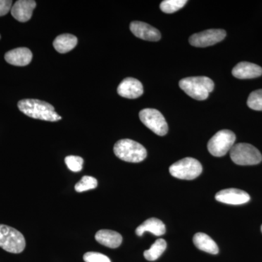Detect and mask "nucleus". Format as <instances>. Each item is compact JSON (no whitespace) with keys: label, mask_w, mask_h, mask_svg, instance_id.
Listing matches in <instances>:
<instances>
[{"label":"nucleus","mask_w":262,"mask_h":262,"mask_svg":"<svg viewBox=\"0 0 262 262\" xmlns=\"http://www.w3.org/2000/svg\"><path fill=\"white\" fill-rule=\"evenodd\" d=\"M131 32L136 37L144 40L157 42L161 38L159 30L151 27L149 24L141 21H133L130 25Z\"/></svg>","instance_id":"nucleus-11"},{"label":"nucleus","mask_w":262,"mask_h":262,"mask_svg":"<svg viewBox=\"0 0 262 262\" xmlns=\"http://www.w3.org/2000/svg\"><path fill=\"white\" fill-rule=\"evenodd\" d=\"M232 75L237 79H253L262 75V68L249 62H241L232 70Z\"/></svg>","instance_id":"nucleus-15"},{"label":"nucleus","mask_w":262,"mask_h":262,"mask_svg":"<svg viewBox=\"0 0 262 262\" xmlns=\"http://www.w3.org/2000/svg\"><path fill=\"white\" fill-rule=\"evenodd\" d=\"M229 151L231 159L237 165H257L262 160V155L258 149L247 143L234 144Z\"/></svg>","instance_id":"nucleus-4"},{"label":"nucleus","mask_w":262,"mask_h":262,"mask_svg":"<svg viewBox=\"0 0 262 262\" xmlns=\"http://www.w3.org/2000/svg\"><path fill=\"white\" fill-rule=\"evenodd\" d=\"M261 232H262V225H261Z\"/></svg>","instance_id":"nucleus-27"},{"label":"nucleus","mask_w":262,"mask_h":262,"mask_svg":"<svg viewBox=\"0 0 262 262\" xmlns=\"http://www.w3.org/2000/svg\"><path fill=\"white\" fill-rule=\"evenodd\" d=\"M0 247L12 253L23 252L26 247L25 238L17 229L0 225Z\"/></svg>","instance_id":"nucleus-5"},{"label":"nucleus","mask_w":262,"mask_h":262,"mask_svg":"<svg viewBox=\"0 0 262 262\" xmlns=\"http://www.w3.org/2000/svg\"><path fill=\"white\" fill-rule=\"evenodd\" d=\"M117 93L122 97L134 99L140 97L144 93V88L140 81L133 77H127L119 84Z\"/></svg>","instance_id":"nucleus-12"},{"label":"nucleus","mask_w":262,"mask_h":262,"mask_svg":"<svg viewBox=\"0 0 262 262\" xmlns=\"http://www.w3.org/2000/svg\"><path fill=\"white\" fill-rule=\"evenodd\" d=\"M167 247L166 241L164 239H158L149 250L144 251V256L148 261H155L163 254Z\"/></svg>","instance_id":"nucleus-20"},{"label":"nucleus","mask_w":262,"mask_h":262,"mask_svg":"<svg viewBox=\"0 0 262 262\" xmlns=\"http://www.w3.org/2000/svg\"><path fill=\"white\" fill-rule=\"evenodd\" d=\"M248 107L256 111H262V89L253 91L248 96Z\"/></svg>","instance_id":"nucleus-23"},{"label":"nucleus","mask_w":262,"mask_h":262,"mask_svg":"<svg viewBox=\"0 0 262 262\" xmlns=\"http://www.w3.org/2000/svg\"><path fill=\"white\" fill-rule=\"evenodd\" d=\"M13 2L9 0H0V16L8 14L11 10Z\"/></svg>","instance_id":"nucleus-26"},{"label":"nucleus","mask_w":262,"mask_h":262,"mask_svg":"<svg viewBox=\"0 0 262 262\" xmlns=\"http://www.w3.org/2000/svg\"><path fill=\"white\" fill-rule=\"evenodd\" d=\"M5 61L16 67H25L32 60V53L29 48H18L5 53Z\"/></svg>","instance_id":"nucleus-14"},{"label":"nucleus","mask_w":262,"mask_h":262,"mask_svg":"<svg viewBox=\"0 0 262 262\" xmlns=\"http://www.w3.org/2000/svg\"><path fill=\"white\" fill-rule=\"evenodd\" d=\"M179 87L191 98L203 101L213 91L214 82L207 77H187L180 80Z\"/></svg>","instance_id":"nucleus-2"},{"label":"nucleus","mask_w":262,"mask_h":262,"mask_svg":"<svg viewBox=\"0 0 262 262\" xmlns=\"http://www.w3.org/2000/svg\"><path fill=\"white\" fill-rule=\"evenodd\" d=\"M114 152L117 158L128 163H140L147 156L145 147L130 139L117 141L114 146Z\"/></svg>","instance_id":"nucleus-3"},{"label":"nucleus","mask_w":262,"mask_h":262,"mask_svg":"<svg viewBox=\"0 0 262 262\" xmlns=\"http://www.w3.org/2000/svg\"><path fill=\"white\" fill-rule=\"evenodd\" d=\"M97 186L98 181L96 178L89 176H84L81 179L80 182L75 184V189L77 192H82L96 189Z\"/></svg>","instance_id":"nucleus-22"},{"label":"nucleus","mask_w":262,"mask_h":262,"mask_svg":"<svg viewBox=\"0 0 262 262\" xmlns=\"http://www.w3.org/2000/svg\"><path fill=\"white\" fill-rule=\"evenodd\" d=\"M139 118L146 127L157 135H166L168 131V123L165 117L155 108H144L139 113Z\"/></svg>","instance_id":"nucleus-8"},{"label":"nucleus","mask_w":262,"mask_h":262,"mask_svg":"<svg viewBox=\"0 0 262 262\" xmlns=\"http://www.w3.org/2000/svg\"><path fill=\"white\" fill-rule=\"evenodd\" d=\"M187 3L186 0H165L162 2L160 8L163 13L170 14L182 9Z\"/></svg>","instance_id":"nucleus-21"},{"label":"nucleus","mask_w":262,"mask_h":262,"mask_svg":"<svg viewBox=\"0 0 262 262\" xmlns=\"http://www.w3.org/2000/svg\"><path fill=\"white\" fill-rule=\"evenodd\" d=\"M98 244L110 248H118L122 244L121 234L113 230L101 229L98 231L95 236Z\"/></svg>","instance_id":"nucleus-16"},{"label":"nucleus","mask_w":262,"mask_h":262,"mask_svg":"<svg viewBox=\"0 0 262 262\" xmlns=\"http://www.w3.org/2000/svg\"><path fill=\"white\" fill-rule=\"evenodd\" d=\"M0 39H1V36H0Z\"/></svg>","instance_id":"nucleus-28"},{"label":"nucleus","mask_w":262,"mask_h":262,"mask_svg":"<svg viewBox=\"0 0 262 262\" xmlns=\"http://www.w3.org/2000/svg\"><path fill=\"white\" fill-rule=\"evenodd\" d=\"M84 160L81 157L70 155L65 158V163L71 171L80 172L82 170Z\"/></svg>","instance_id":"nucleus-24"},{"label":"nucleus","mask_w":262,"mask_h":262,"mask_svg":"<svg viewBox=\"0 0 262 262\" xmlns=\"http://www.w3.org/2000/svg\"><path fill=\"white\" fill-rule=\"evenodd\" d=\"M83 259L85 262H111L110 258L106 255L98 252L84 253Z\"/></svg>","instance_id":"nucleus-25"},{"label":"nucleus","mask_w":262,"mask_h":262,"mask_svg":"<svg viewBox=\"0 0 262 262\" xmlns=\"http://www.w3.org/2000/svg\"><path fill=\"white\" fill-rule=\"evenodd\" d=\"M77 38L70 34L58 36L53 41V47L60 53H67L77 46Z\"/></svg>","instance_id":"nucleus-19"},{"label":"nucleus","mask_w":262,"mask_h":262,"mask_svg":"<svg viewBox=\"0 0 262 262\" xmlns=\"http://www.w3.org/2000/svg\"><path fill=\"white\" fill-rule=\"evenodd\" d=\"M215 198L220 203L229 205L245 204L251 199L247 192L241 189H234V188L221 190L215 194Z\"/></svg>","instance_id":"nucleus-10"},{"label":"nucleus","mask_w":262,"mask_h":262,"mask_svg":"<svg viewBox=\"0 0 262 262\" xmlns=\"http://www.w3.org/2000/svg\"><path fill=\"white\" fill-rule=\"evenodd\" d=\"M170 173L175 178L192 180L203 171L201 163L192 158H186L173 163L169 168Z\"/></svg>","instance_id":"nucleus-6"},{"label":"nucleus","mask_w":262,"mask_h":262,"mask_svg":"<svg viewBox=\"0 0 262 262\" xmlns=\"http://www.w3.org/2000/svg\"><path fill=\"white\" fill-rule=\"evenodd\" d=\"M193 243L198 249L206 253L217 254L220 251L215 241L208 234L203 233V232H198L194 234V237H193Z\"/></svg>","instance_id":"nucleus-18"},{"label":"nucleus","mask_w":262,"mask_h":262,"mask_svg":"<svg viewBox=\"0 0 262 262\" xmlns=\"http://www.w3.org/2000/svg\"><path fill=\"white\" fill-rule=\"evenodd\" d=\"M226 35L227 33L223 29H208L204 32L193 34L189 38V41L194 47L206 48L223 40Z\"/></svg>","instance_id":"nucleus-9"},{"label":"nucleus","mask_w":262,"mask_h":262,"mask_svg":"<svg viewBox=\"0 0 262 262\" xmlns=\"http://www.w3.org/2000/svg\"><path fill=\"white\" fill-rule=\"evenodd\" d=\"M18 107L24 115L32 118L50 122H57L62 119L56 113L53 106L40 100H21L18 103Z\"/></svg>","instance_id":"nucleus-1"},{"label":"nucleus","mask_w":262,"mask_h":262,"mask_svg":"<svg viewBox=\"0 0 262 262\" xmlns=\"http://www.w3.org/2000/svg\"><path fill=\"white\" fill-rule=\"evenodd\" d=\"M36 5V2L33 0H18L12 7L11 14L18 21H28L32 18Z\"/></svg>","instance_id":"nucleus-13"},{"label":"nucleus","mask_w":262,"mask_h":262,"mask_svg":"<svg viewBox=\"0 0 262 262\" xmlns=\"http://www.w3.org/2000/svg\"><path fill=\"white\" fill-rule=\"evenodd\" d=\"M165 226L163 222L158 219L151 218L146 220L136 229L138 236H142L144 232H149L155 236L163 235L165 233Z\"/></svg>","instance_id":"nucleus-17"},{"label":"nucleus","mask_w":262,"mask_h":262,"mask_svg":"<svg viewBox=\"0 0 262 262\" xmlns=\"http://www.w3.org/2000/svg\"><path fill=\"white\" fill-rule=\"evenodd\" d=\"M235 140V134L232 131L229 130L219 131L208 141V151L213 156H225L234 145Z\"/></svg>","instance_id":"nucleus-7"}]
</instances>
